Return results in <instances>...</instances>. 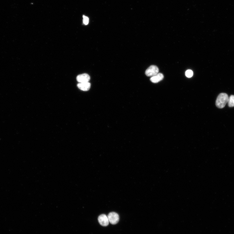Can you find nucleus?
Instances as JSON below:
<instances>
[{
    "label": "nucleus",
    "mask_w": 234,
    "mask_h": 234,
    "mask_svg": "<svg viewBox=\"0 0 234 234\" xmlns=\"http://www.w3.org/2000/svg\"><path fill=\"white\" fill-rule=\"evenodd\" d=\"M228 95L225 93H221L218 96L216 102L217 107L219 108H224L228 103Z\"/></svg>",
    "instance_id": "1"
},
{
    "label": "nucleus",
    "mask_w": 234,
    "mask_h": 234,
    "mask_svg": "<svg viewBox=\"0 0 234 234\" xmlns=\"http://www.w3.org/2000/svg\"><path fill=\"white\" fill-rule=\"evenodd\" d=\"M159 71V69L157 66L152 65L148 68L145 73L148 77H153L158 74Z\"/></svg>",
    "instance_id": "2"
},
{
    "label": "nucleus",
    "mask_w": 234,
    "mask_h": 234,
    "mask_svg": "<svg viewBox=\"0 0 234 234\" xmlns=\"http://www.w3.org/2000/svg\"><path fill=\"white\" fill-rule=\"evenodd\" d=\"M109 222L111 224L115 225L118 223L119 220V216L115 212H111L108 216Z\"/></svg>",
    "instance_id": "3"
},
{
    "label": "nucleus",
    "mask_w": 234,
    "mask_h": 234,
    "mask_svg": "<svg viewBox=\"0 0 234 234\" xmlns=\"http://www.w3.org/2000/svg\"><path fill=\"white\" fill-rule=\"evenodd\" d=\"M98 220L100 224L103 226H107L109 225V221L108 217L103 214L99 216Z\"/></svg>",
    "instance_id": "4"
},
{
    "label": "nucleus",
    "mask_w": 234,
    "mask_h": 234,
    "mask_svg": "<svg viewBox=\"0 0 234 234\" xmlns=\"http://www.w3.org/2000/svg\"><path fill=\"white\" fill-rule=\"evenodd\" d=\"M90 79V76L87 74H80L77 77V81L79 83L88 82Z\"/></svg>",
    "instance_id": "5"
},
{
    "label": "nucleus",
    "mask_w": 234,
    "mask_h": 234,
    "mask_svg": "<svg viewBox=\"0 0 234 234\" xmlns=\"http://www.w3.org/2000/svg\"><path fill=\"white\" fill-rule=\"evenodd\" d=\"M163 74L161 73H158L156 75L150 78L151 81L153 83H157L163 79Z\"/></svg>",
    "instance_id": "6"
},
{
    "label": "nucleus",
    "mask_w": 234,
    "mask_h": 234,
    "mask_svg": "<svg viewBox=\"0 0 234 234\" xmlns=\"http://www.w3.org/2000/svg\"><path fill=\"white\" fill-rule=\"evenodd\" d=\"M78 88L83 91H87L91 87V84L88 82L79 83L77 85Z\"/></svg>",
    "instance_id": "7"
},
{
    "label": "nucleus",
    "mask_w": 234,
    "mask_h": 234,
    "mask_svg": "<svg viewBox=\"0 0 234 234\" xmlns=\"http://www.w3.org/2000/svg\"><path fill=\"white\" fill-rule=\"evenodd\" d=\"M228 103L229 107H234V95H232L228 98Z\"/></svg>",
    "instance_id": "8"
},
{
    "label": "nucleus",
    "mask_w": 234,
    "mask_h": 234,
    "mask_svg": "<svg viewBox=\"0 0 234 234\" xmlns=\"http://www.w3.org/2000/svg\"><path fill=\"white\" fill-rule=\"evenodd\" d=\"M185 75L187 77L190 78L193 75V72L191 70H188L185 72Z\"/></svg>",
    "instance_id": "9"
},
{
    "label": "nucleus",
    "mask_w": 234,
    "mask_h": 234,
    "mask_svg": "<svg viewBox=\"0 0 234 234\" xmlns=\"http://www.w3.org/2000/svg\"><path fill=\"white\" fill-rule=\"evenodd\" d=\"M83 23L85 25H88L89 23V18L87 17H86V16H85L84 15L83 16Z\"/></svg>",
    "instance_id": "10"
}]
</instances>
